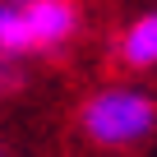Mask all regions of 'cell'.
<instances>
[{
  "mask_svg": "<svg viewBox=\"0 0 157 157\" xmlns=\"http://www.w3.org/2000/svg\"><path fill=\"white\" fill-rule=\"evenodd\" d=\"M74 129L83 143L102 152H134L157 134V93L134 83V78L102 83L78 102Z\"/></svg>",
  "mask_w": 157,
  "mask_h": 157,
  "instance_id": "1",
  "label": "cell"
},
{
  "mask_svg": "<svg viewBox=\"0 0 157 157\" xmlns=\"http://www.w3.org/2000/svg\"><path fill=\"white\" fill-rule=\"evenodd\" d=\"M83 33L78 0H0V56L5 60H37L65 51Z\"/></svg>",
  "mask_w": 157,
  "mask_h": 157,
  "instance_id": "2",
  "label": "cell"
},
{
  "mask_svg": "<svg viewBox=\"0 0 157 157\" xmlns=\"http://www.w3.org/2000/svg\"><path fill=\"white\" fill-rule=\"evenodd\" d=\"M111 60H116L125 74H134V78L157 74V10L134 14V19L116 33V42H111Z\"/></svg>",
  "mask_w": 157,
  "mask_h": 157,
  "instance_id": "3",
  "label": "cell"
},
{
  "mask_svg": "<svg viewBox=\"0 0 157 157\" xmlns=\"http://www.w3.org/2000/svg\"><path fill=\"white\" fill-rule=\"evenodd\" d=\"M19 83H23V65H19V60H5V56H0V97L19 93Z\"/></svg>",
  "mask_w": 157,
  "mask_h": 157,
  "instance_id": "4",
  "label": "cell"
},
{
  "mask_svg": "<svg viewBox=\"0 0 157 157\" xmlns=\"http://www.w3.org/2000/svg\"><path fill=\"white\" fill-rule=\"evenodd\" d=\"M0 157H5V148H0Z\"/></svg>",
  "mask_w": 157,
  "mask_h": 157,
  "instance_id": "5",
  "label": "cell"
}]
</instances>
